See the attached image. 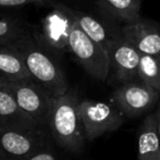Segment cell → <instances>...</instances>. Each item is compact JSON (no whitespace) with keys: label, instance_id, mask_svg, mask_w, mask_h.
<instances>
[{"label":"cell","instance_id":"cell-19","mask_svg":"<svg viewBox=\"0 0 160 160\" xmlns=\"http://www.w3.org/2000/svg\"><path fill=\"white\" fill-rule=\"evenodd\" d=\"M28 160H56V159L51 152L39 150V152H37L36 154L32 155Z\"/></svg>","mask_w":160,"mask_h":160},{"label":"cell","instance_id":"cell-13","mask_svg":"<svg viewBox=\"0 0 160 160\" xmlns=\"http://www.w3.org/2000/svg\"><path fill=\"white\" fill-rule=\"evenodd\" d=\"M138 160H160V136L155 112L148 114L139 128Z\"/></svg>","mask_w":160,"mask_h":160},{"label":"cell","instance_id":"cell-11","mask_svg":"<svg viewBox=\"0 0 160 160\" xmlns=\"http://www.w3.org/2000/svg\"><path fill=\"white\" fill-rule=\"evenodd\" d=\"M0 125L14 128H39L35 121L19 107L7 86L0 88Z\"/></svg>","mask_w":160,"mask_h":160},{"label":"cell","instance_id":"cell-10","mask_svg":"<svg viewBox=\"0 0 160 160\" xmlns=\"http://www.w3.org/2000/svg\"><path fill=\"white\" fill-rule=\"evenodd\" d=\"M120 28L123 37L142 55L160 57V25L138 19L131 23H124Z\"/></svg>","mask_w":160,"mask_h":160},{"label":"cell","instance_id":"cell-12","mask_svg":"<svg viewBox=\"0 0 160 160\" xmlns=\"http://www.w3.org/2000/svg\"><path fill=\"white\" fill-rule=\"evenodd\" d=\"M69 12L73 17L74 21L78 24L81 28L92 39L96 40L97 42L101 44L106 49L109 47L111 42L121 35V28L119 31H113L111 28H108L105 23L95 19L92 15L82 12L80 10L68 8Z\"/></svg>","mask_w":160,"mask_h":160},{"label":"cell","instance_id":"cell-20","mask_svg":"<svg viewBox=\"0 0 160 160\" xmlns=\"http://www.w3.org/2000/svg\"><path fill=\"white\" fill-rule=\"evenodd\" d=\"M155 116H156V121H157V130H158L159 136H160V99H159L158 107H157L156 111H155Z\"/></svg>","mask_w":160,"mask_h":160},{"label":"cell","instance_id":"cell-6","mask_svg":"<svg viewBox=\"0 0 160 160\" xmlns=\"http://www.w3.org/2000/svg\"><path fill=\"white\" fill-rule=\"evenodd\" d=\"M44 141L39 128L0 125V160H28L42 150Z\"/></svg>","mask_w":160,"mask_h":160},{"label":"cell","instance_id":"cell-1","mask_svg":"<svg viewBox=\"0 0 160 160\" xmlns=\"http://www.w3.org/2000/svg\"><path fill=\"white\" fill-rule=\"evenodd\" d=\"M8 46L21 53L32 78L51 97L62 96L69 91L68 81L53 52L34 32Z\"/></svg>","mask_w":160,"mask_h":160},{"label":"cell","instance_id":"cell-2","mask_svg":"<svg viewBox=\"0 0 160 160\" xmlns=\"http://www.w3.org/2000/svg\"><path fill=\"white\" fill-rule=\"evenodd\" d=\"M80 100L74 89L62 96L53 97L48 127L53 139L60 147L72 152H80L84 147V128L78 112Z\"/></svg>","mask_w":160,"mask_h":160},{"label":"cell","instance_id":"cell-5","mask_svg":"<svg viewBox=\"0 0 160 160\" xmlns=\"http://www.w3.org/2000/svg\"><path fill=\"white\" fill-rule=\"evenodd\" d=\"M78 112L88 141H94L106 133L118 130L124 122L125 117L116 105L89 99L80 101Z\"/></svg>","mask_w":160,"mask_h":160},{"label":"cell","instance_id":"cell-8","mask_svg":"<svg viewBox=\"0 0 160 160\" xmlns=\"http://www.w3.org/2000/svg\"><path fill=\"white\" fill-rule=\"evenodd\" d=\"M51 7L52 10L42 21L40 33L35 34L53 53L70 51L69 37L74 19L64 4L55 2Z\"/></svg>","mask_w":160,"mask_h":160},{"label":"cell","instance_id":"cell-21","mask_svg":"<svg viewBox=\"0 0 160 160\" xmlns=\"http://www.w3.org/2000/svg\"><path fill=\"white\" fill-rule=\"evenodd\" d=\"M9 81L7 80V78H4L2 75H0V88H2V87L7 86V84H8Z\"/></svg>","mask_w":160,"mask_h":160},{"label":"cell","instance_id":"cell-17","mask_svg":"<svg viewBox=\"0 0 160 160\" xmlns=\"http://www.w3.org/2000/svg\"><path fill=\"white\" fill-rule=\"evenodd\" d=\"M138 80L160 92V57L142 55L138 64Z\"/></svg>","mask_w":160,"mask_h":160},{"label":"cell","instance_id":"cell-15","mask_svg":"<svg viewBox=\"0 0 160 160\" xmlns=\"http://www.w3.org/2000/svg\"><path fill=\"white\" fill-rule=\"evenodd\" d=\"M0 75L8 81L32 78L21 53L7 45H0Z\"/></svg>","mask_w":160,"mask_h":160},{"label":"cell","instance_id":"cell-9","mask_svg":"<svg viewBox=\"0 0 160 160\" xmlns=\"http://www.w3.org/2000/svg\"><path fill=\"white\" fill-rule=\"evenodd\" d=\"M110 58V71L121 83L138 80V64L142 53L121 34L107 48Z\"/></svg>","mask_w":160,"mask_h":160},{"label":"cell","instance_id":"cell-3","mask_svg":"<svg viewBox=\"0 0 160 160\" xmlns=\"http://www.w3.org/2000/svg\"><path fill=\"white\" fill-rule=\"evenodd\" d=\"M69 48L87 74L98 81L107 80L110 73V58L107 49L92 39L75 21L70 33Z\"/></svg>","mask_w":160,"mask_h":160},{"label":"cell","instance_id":"cell-7","mask_svg":"<svg viewBox=\"0 0 160 160\" xmlns=\"http://www.w3.org/2000/svg\"><path fill=\"white\" fill-rule=\"evenodd\" d=\"M113 103L128 118H136L154 108L160 99V92L139 80L122 83L112 93Z\"/></svg>","mask_w":160,"mask_h":160},{"label":"cell","instance_id":"cell-18","mask_svg":"<svg viewBox=\"0 0 160 160\" xmlns=\"http://www.w3.org/2000/svg\"><path fill=\"white\" fill-rule=\"evenodd\" d=\"M55 0H0V7H21L26 4L52 6Z\"/></svg>","mask_w":160,"mask_h":160},{"label":"cell","instance_id":"cell-16","mask_svg":"<svg viewBox=\"0 0 160 160\" xmlns=\"http://www.w3.org/2000/svg\"><path fill=\"white\" fill-rule=\"evenodd\" d=\"M32 33L31 28L19 19L0 15V45H10Z\"/></svg>","mask_w":160,"mask_h":160},{"label":"cell","instance_id":"cell-14","mask_svg":"<svg viewBox=\"0 0 160 160\" xmlns=\"http://www.w3.org/2000/svg\"><path fill=\"white\" fill-rule=\"evenodd\" d=\"M97 6L109 20L131 23L141 19L142 0H97Z\"/></svg>","mask_w":160,"mask_h":160},{"label":"cell","instance_id":"cell-4","mask_svg":"<svg viewBox=\"0 0 160 160\" xmlns=\"http://www.w3.org/2000/svg\"><path fill=\"white\" fill-rule=\"evenodd\" d=\"M7 87L10 89L19 107L35 121L39 128L48 125L52 98L48 92L33 78L18 81H9Z\"/></svg>","mask_w":160,"mask_h":160}]
</instances>
